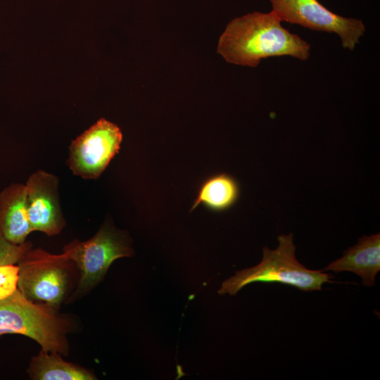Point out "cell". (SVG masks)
Instances as JSON below:
<instances>
[{
    "label": "cell",
    "instance_id": "6da1fadb",
    "mask_svg": "<svg viewBox=\"0 0 380 380\" xmlns=\"http://www.w3.org/2000/svg\"><path fill=\"white\" fill-rule=\"evenodd\" d=\"M217 52L228 63L256 67L269 57L289 56L305 61L310 45L284 28L272 11H255L227 24L220 37Z\"/></svg>",
    "mask_w": 380,
    "mask_h": 380
},
{
    "label": "cell",
    "instance_id": "7a4b0ae2",
    "mask_svg": "<svg viewBox=\"0 0 380 380\" xmlns=\"http://www.w3.org/2000/svg\"><path fill=\"white\" fill-rule=\"evenodd\" d=\"M277 240L279 245L275 249L263 247L259 264L237 271L224 281L218 293L234 296L254 282L281 283L303 291H319L324 284L331 282L330 274L309 270L297 260L292 233L279 235Z\"/></svg>",
    "mask_w": 380,
    "mask_h": 380
},
{
    "label": "cell",
    "instance_id": "3957f363",
    "mask_svg": "<svg viewBox=\"0 0 380 380\" xmlns=\"http://www.w3.org/2000/svg\"><path fill=\"white\" fill-rule=\"evenodd\" d=\"M56 308L27 298L18 289L0 299V336L20 334L34 340L42 349L65 355L70 320Z\"/></svg>",
    "mask_w": 380,
    "mask_h": 380
},
{
    "label": "cell",
    "instance_id": "277c9868",
    "mask_svg": "<svg viewBox=\"0 0 380 380\" xmlns=\"http://www.w3.org/2000/svg\"><path fill=\"white\" fill-rule=\"evenodd\" d=\"M133 253L129 237L106 224L91 239L69 243L63 248L62 255L79 270L77 292L83 293L101 281L114 260Z\"/></svg>",
    "mask_w": 380,
    "mask_h": 380
},
{
    "label": "cell",
    "instance_id": "5b68a950",
    "mask_svg": "<svg viewBox=\"0 0 380 380\" xmlns=\"http://www.w3.org/2000/svg\"><path fill=\"white\" fill-rule=\"evenodd\" d=\"M73 263L62 253L55 255L40 248H30L18 262V289L32 301L58 308L69 289Z\"/></svg>",
    "mask_w": 380,
    "mask_h": 380
},
{
    "label": "cell",
    "instance_id": "8992f818",
    "mask_svg": "<svg viewBox=\"0 0 380 380\" xmlns=\"http://www.w3.org/2000/svg\"><path fill=\"white\" fill-rule=\"evenodd\" d=\"M272 11L292 24L339 36L344 49L353 50L365 32L364 23L357 18L335 13L318 0H269Z\"/></svg>",
    "mask_w": 380,
    "mask_h": 380
},
{
    "label": "cell",
    "instance_id": "52a82bcc",
    "mask_svg": "<svg viewBox=\"0 0 380 380\" xmlns=\"http://www.w3.org/2000/svg\"><path fill=\"white\" fill-rule=\"evenodd\" d=\"M122 141L120 129L100 119L71 142L68 160L70 170L83 179H97L118 153Z\"/></svg>",
    "mask_w": 380,
    "mask_h": 380
},
{
    "label": "cell",
    "instance_id": "ba28073f",
    "mask_svg": "<svg viewBox=\"0 0 380 380\" xmlns=\"http://www.w3.org/2000/svg\"><path fill=\"white\" fill-rule=\"evenodd\" d=\"M27 210L32 231L48 236L59 234L65 225L59 200L58 179L49 172L37 170L26 184Z\"/></svg>",
    "mask_w": 380,
    "mask_h": 380
},
{
    "label": "cell",
    "instance_id": "9c48e42d",
    "mask_svg": "<svg viewBox=\"0 0 380 380\" xmlns=\"http://www.w3.org/2000/svg\"><path fill=\"white\" fill-rule=\"evenodd\" d=\"M323 271L351 272L362 278L365 286H373L380 271V234L360 238L355 246L348 248L341 258L329 264Z\"/></svg>",
    "mask_w": 380,
    "mask_h": 380
},
{
    "label": "cell",
    "instance_id": "30bf717a",
    "mask_svg": "<svg viewBox=\"0 0 380 380\" xmlns=\"http://www.w3.org/2000/svg\"><path fill=\"white\" fill-rule=\"evenodd\" d=\"M32 232L25 184H11L0 192V232L11 243L20 245Z\"/></svg>",
    "mask_w": 380,
    "mask_h": 380
},
{
    "label": "cell",
    "instance_id": "8fae6325",
    "mask_svg": "<svg viewBox=\"0 0 380 380\" xmlns=\"http://www.w3.org/2000/svg\"><path fill=\"white\" fill-rule=\"evenodd\" d=\"M27 372L35 380H94L91 371L63 360L60 353L41 350L32 357Z\"/></svg>",
    "mask_w": 380,
    "mask_h": 380
},
{
    "label": "cell",
    "instance_id": "7c38bea8",
    "mask_svg": "<svg viewBox=\"0 0 380 380\" xmlns=\"http://www.w3.org/2000/svg\"><path fill=\"white\" fill-rule=\"evenodd\" d=\"M239 196V186L237 181L225 173L217 175L202 184L191 211L201 203L212 210H224L231 208Z\"/></svg>",
    "mask_w": 380,
    "mask_h": 380
},
{
    "label": "cell",
    "instance_id": "4fadbf2b",
    "mask_svg": "<svg viewBox=\"0 0 380 380\" xmlns=\"http://www.w3.org/2000/svg\"><path fill=\"white\" fill-rule=\"evenodd\" d=\"M30 248V242L25 241L22 244L15 245L8 242L0 232V265L18 264Z\"/></svg>",
    "mask_w": 380,
    "mask_h": 380
},
{
    "label": "cell",
    "instance_id": "5bb4252c",
    "mask_svg": "<svg viewBox=\"0 0 380 380\" xmlns=\"http://www.w3.org/2000/svg\"><path fill=\"white\" fill-rule=\"evenodd\" d=\"M18 265H0V299L11 296L18 289Z\"/></svg>",
    "mask_w": 380,
    "mask_h": 380
}]
</instances>
